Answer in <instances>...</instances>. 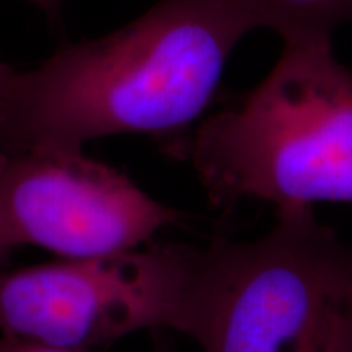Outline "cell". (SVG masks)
I'll list each match as a JSON object with an SVG mask.
<instances>
[{
    "mask_svg": "<svg viewBox=\"0 0 352 352\" xmlns=\"http://www.w3.org/2000/svg\"><path fill=\"white\" fill-rule=\"evenodd\" d=\"M254 30L228 0H158L104 36L65 44L15 72L0 98V151H83L122 134L170 140L176 151Z\"/></svg>",
    "mask_w": 352,
    "mask_h": 352,
    "instance_id": "obj_1",
    "label": "cell"
},
{
    "mask_svg": "<svg viewBox=\"0 0 352 352\" xmlns=\"http://www.w3.org/2000/svg\"><path fill=\"white\" fill-rule=\"evenodd\" d=\"M283 43L271 72L175 151L219 209L243 199L352 204V72L333 38Z\"/></svg>",
    "mask_w": 352,
    "mask_h": 352,
    "instance_id": "obj_2",
    "label": "cell"
},
{
    "mask_svg": "<svg viewBox=\"0 0 352 352\" xmlns=\"http://www.w3.org/2000/svg\"><path fill=\"white\" fill-rule=\"evenodd\" d=\"M352 248L314 206L277 209L267 235L204 248L192 340L204 352H340Z\"/></svg>",
    "mask_w": 352,
    "mask_h": 352,
    "instance_id": "obj_3",
    "label": "cell"
},
{
    "mask_svg": "<svg viewBox=\"0 0 352 352\" xmlns=\"http://www.w3.org/2000/svg\"><path fill=\"white\" fill-rule=\"evenodd\" d=\"M204 248L151 245L0 270L3 336L88 352L144 329L192 338Z\"/></svg>",
    "mask_w": 352,
    "mask_h": 352,
    "instance_id": "obj_4",
    "label": "cell"
},
{
    "mask_svg": "<svg viewBox=\"0 0 352 352\" xmlns=\"http://www.w3.org/2000/svg\"><path fill=\"white\" fill-rule=\"evenodd\" d=\"M179 217L83 151H0V270L23 245L64 258L126 252Z\"/></svg>",
    "mask_w": 352,
    "mask_h": 352,
    "instance_id": "obj_5",
    "label": "cell"
},
{
    "mask_svg": "<svg viewBox=\"0 0 352 352\" xmlns=\"http://www.w3.org/2000/svg\"><path fill=\"white\" fill-rule=\"evenodd\" d=\"M253 21L256 30H271L283 41L333 38L352 25V0H228Z\"/></svg>",
    "mask_w": 352,
    "mask_h": 352,
    "instance_id": "obj_6",
    "label": "cell"
},
{
    "mask_svg": "<svg viewBox=\"0 0 352 352\" xmlns=\"http://www.w3.org/2000/svg\"><path fill=\"white\" fill-rule=\"evenodd\" d=\"M0 352H83L76 349H64V347H54L41 344V342H33L20 340V338L3 336L0 338ZM158 352H165L158 349Z\"/></svg>",
    "mask_w": 352,
    "mask_h": 352,
    "instance_id": "obj_7",
    "label": "cell"
},
{
    "mask_svg": "<svg viewBox=\"0 0 352 352\" xmlns=\"http://www.w3.org/2000/svg\"><path fill=\"white\" fill-rule=\"evenodd\" d=\"M23 2L30 3L38 10H41L44 15L47 16V20L51 23H54L60 19V13H63V7L65 0H23Z\"/></svg>",
    "mask_w": 352,
    "mask_h": 352,
    "instance_id": "obj_8",
    "label": "cell"
},
{
    "mask_svg": "<svg viewBox=\"0 0 352 352\" xmlns=\"http://www.w3.org/2000/svg\"><path fill=\"white\" fill-rule=\"evenodd\" d=\"M340 352H352V296H351L349 307H347V315L344 321V329H342Z\"/></svg>",
    "mask_w": 352,
    "mask_h": 352,
    "instance_id": "obj_9",
    "label": "cell"
},
{
    "mask_svg": "<svg viewBox=\"0 0 352 352\" xmlns=\"http://www.w3.org/2000/svg\"><path fill=\"white\" fill-rule=\"evenodd\" d=\"M15 72H16L15 69H12L10 65L6 64L2 59H0V98H2V95L6 94L8 85H10Z\"/></svg>",
    "mask_w": 352,
    "mask_h": 352,
    "instance_id": "obj_10",
    "label": "cell"
}]
</instances>
